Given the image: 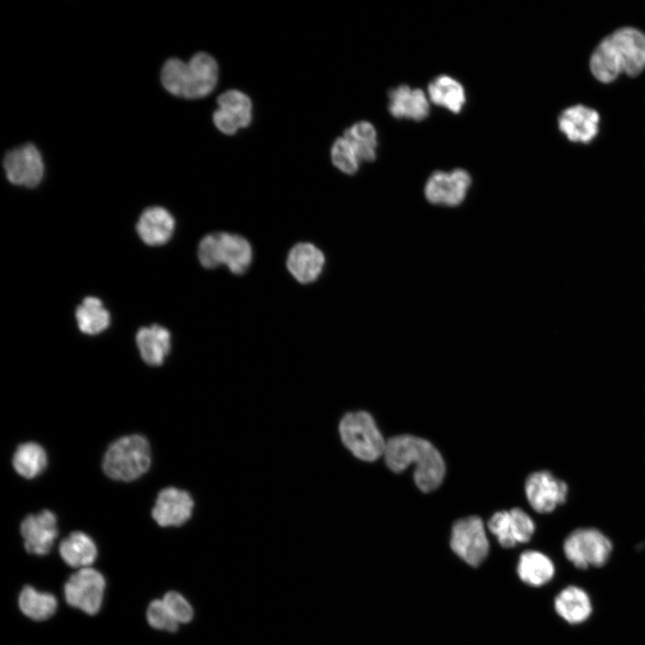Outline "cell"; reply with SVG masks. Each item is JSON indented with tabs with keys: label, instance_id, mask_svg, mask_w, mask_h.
<instances>
[{
	"label": "cell",
	"instance_id": "6da1fadb",
	"mask_svg": "<svg viewBox=\"0 0 645 645\" xmlns=\"http://www.w3.org/2000/svg\"><path fill=\"white\" fill-rule=\"evenodd\" d=\"M589 67L594 77L608 83L619 75H638L645 67V35L622 28L606 36L594 50Z\"/></svg>",
	"mask_w": 645,
	"mask_h": 645
},
{
	"label": "cell",
	"instance_id": "7a4b0ae2",
	"mask_svg": "<svg viewBox=\"0 0 645 645\" xmlns=\"http://www.w3.org/2000/svg\"><path fill=\"white\" fill-rule=\"evenodd\" d=\"M384 460L388 468L396 473L415 465L414 480L425 493L439 487L445 475V464L439 451L427 440L401 434L386 442Z\"/></svg>",
	"mask_w": 645,
	"mask_h": 645
},
{
	"label": "cell",
	"instance_id": "3957f363",
	"mask_svg": "<svg viewBox=\"0 0 645 645\" xmlns=\"http://www.w3.org/2000/svg\"><path fill=\"white\" fill-rule=\"evenodd\" d=\"M219 67L207 53L199 52L185 63L172 57L162 66L160 80L172 95L185 99H200L209 95L216 87Z\"/></svg>",
	"mask_w": 645,
	"mask_h": 645
},
{
	"label": "cell",
	"instance_id": "277c9868",
	"mask_svg": "<svg viewBox=\"0 0 645 645\" xmlns=\"http://www.w3.org/2000/svg\"><path fill=\"white\" fill-rule=\"evenodd\" d=\"M150 465V447L141 434L120 437L105 452L102 467L108 477L130 482L142 476Z\"/></svg>",
	"mask_w": 645,
	"mask_h": 645
},
{
	"label": "cell",
	"instance_id": "5b68a950",
	"mask_svg": "<svg viewBox=\"0 0 645 645\" xmlns=\"http://www.w3.org/2000/svg\"><path fill=\"white\" fill-rule=\"evenodd\" d=\"M339 429L344 445L357 458L374 461L384 454L386 442L369 413L357 411L346 414Z\"/></svg>",
	"mask_w": 645,
	"mask_h": 645
},
{
	"label": "cell",
	"instance_id": "8992f818",
	"mask_svg": "<svg viewBox=\"0 0 645 645\" xmlns=\"http://www.w3.org/2000/svg\"><path fill=\"white\" fill-rule=\"evenodd\" d=\"M563 554L579 569L601 567L611 555L613 544L602 531L592 527L572 530L564 539Z\"/></svg>",
	"mask_w": 645,
	"mask_h": 645
},
{
	"label": "cell",
	"instance_id": "52a82bcc",
	"mask_svg": "<svg viewBox=\"0 0 645 645\" xmlns=\"http://www.w3.org/2000/svg\"><path fill=\"white\" fill-rule=\"evenodd\" d=\"M452 551L470 566H478L487 556L489 543L478 516L471 515L454 522L451 537Z\"/></svg>",
	"mask_w": 645,
	"mask_h": 645
},
{
	"label": "cell",
	"instance_id": "ba28073f",
	"mask_svg": "<svg viewBox=\"0 0 645 645\" xmlns=\"http://www.w3.org/2000/svg\"><path fill=\"white\" fill-rule=\"evenodd\" d=\"M105 588V578L99 571L82 568L65 582L64 597L70 606L92 615L100 609Z\"/></svg>",
	"mask_w": 645,
	"mask_h": 645
},
{
	"label": "cell",
	"instance_id": "9c48e42d",
	"mask_svg": "<svg viewBox=\"0 0 645 645\" xmlns=\"http://www.w3.org/2000/svg\"><path fill=\"white\" fill-rule=\"evenodd\" d=\"M524 486L529 505L542 514L550 513L563 504L569 494L567 483L548 470L529 474Z\"/></svg>",
	"mask_w": 645,
	"mask_h": 645
},
{
	"label": "cell",
	"instance_id": "30bf717a",
	"mask_svg": "<svg viewBox=\"0 0 645 645\" xmlns=\"http://www.w3.org/2000/svg\"><path fill=\"white\" fill-rule=\"evenodd\" d=\"M3 167L9 182L16 185L37 186L44 175L42 156L32 143H26L7 151L3 159Z\"/></svg>",
	"mask_w": 645,
	"mask_h": 645
},
{
	"label": "cell",
	"instance_id": "8fae6325",
	"mask_svg": "<svg viewBox=\"0 0 645 645\" xmlns=\"http://www.w3.org/2000/svg\"><path fill=\"white\" fill-rule=\"evenodd\" d=\"M470 185L471 176L464 169L435 171L427 179L424 193L430 203L455 207L465 200Z\"/></svg>",
	"mask_w": 645,
	"mask_h": 645
},
{
	"label": "cell",
	"instance_id": "7c38bea8",
	"mask_svg": "<svg viewBox=\"0 0 645 645\" xmlns=\"http://www.w3.org/2000/svg\"><path fill=\"white\" fill-rule=\"evenodd\" d=\"M487 527L504 548L529 542L535 532L533 520L519 507L495 512L488 520Z\"/></svg>",
	"mask_w": 645,
	"mask_h": 645
},
{
	"label": "cell",
	"instance_id": "4fadbf2b",
	"mask_svg": "<svg viewBox=\"0 0 645 645\" xmlns=\"http://www.w3.org/2000/svg\"><path fill=\"white\" fill-rule=\"evenodd\" d=\"M218 109L213 113L215 126L225 134H234L249 125L252 120V102L247 95L228 90L218 98Z\"/></svg>",
	"mask_w": 645,
	"mask_h": 645
},
{
	"label": "cell",
	"instance_id": "5bb4252c",
	"mask_svg": "<svg viewBox=\"0 0 645 645\" xmlns=\"http://www.w3.org/2000/svg\"><path fill=\"white\" fill-rule=\"evenodd\" d=\"M21 534L28 553L37 555L47 554L58 535L56 514L43 510L26 516L21 523Z\"/></svg>",
	"mask_w": 645,
	"mask_h": 645
},
{
	"label": "cell",
	"instance_id": "9a60e30c",
	"mask_svg": "<svg viewBox=\"0 0 645 645\" xmlns=\"http://www.w3.org/2000/svg\"><path fill=\"white\" fill-rule=\"evenodd\" d=\"M194 500L186 491L169 486L159 493L151 515L161 527L181 526L192 516Z\"/></svg>",
	"mask_w": 645,
	"mask_h": 645
},
{
	"label": "cell",
	"instance_id": "2e32d148",
	"mask_svg": "<svg viewBox=\"0 0 645 645\" xmlns=\"http://www.w3.org/2000/svg\"><path fill=\"white\" fill-rule=\"evenodd\" d=\"M598 113L582 105L564 109L558 117L560 131L573 142L589 143L598 132Z\"/></svg>",
	"mask_w": 645,
	"mask_h": 645
},
{
	"label": "cell",
	"instance_id": "e0dca14e",
	"mask_svg": "<svg viewBox=\"0 0 645 645\" xmlns=\"http://www.w3.org/2000/svg\"><path fill=\"white\" fill-rule=\"evenodd\" d=\"M388 108L395 118L421 121L428 116L430 105L422 90L400 85L390 90Z\"/></svg>",
	"mask_w": 645,
	"mask_h": 645
},
{
	"label": "cell",
	"instance_id": "ac0fdd59",
	"mask_svg": "<svg viewBox=\"0 0 645 645\" xmlns=\"http://www.w3.org/2000/svg\"><path fill=\"white\" fill-rule=\"evenodd\" d=\"M324 263L323 253L310 243H299L294 245L287 259L288 270L298 282L303 284L317 280Z\"/></svg>",
	"mask_w": 645,
	"mask_h": 645
},
{
	"label": "cell",
	"instance_id": "d6986e66",
	"mask_svg": "<svg viewBox=\"0 0 645 645\" xmlns=\"http://www.w3.org/2000/svg\"><path fill=\"white\" fill-rule=\"evenodd\" d=\"M137 232L141 239L149 245H159L167 243L175 228L173 216L164 208L154 206L147 208L137 222Z\"/></svg>",
	"mask_w": 645,
	"mask_h": 645
},
{
	"label": "cell",
	"instance_id": "ffe728a7",
	"mask_svg": "<svg viewBox=\"0 0 645 645\" xmlns=\"http://www.w3.org/2000/svg\"><path fill=\"white\" fill-rule=\"evenodd\" d=\"M557 615L571 624L585 622L591 615L592 604L588 593L577 586H568L555 598Z\"/></svg>",
	"mask_w": 645,
	"mask_h": 645
},
{
	"label": "cell",
	"instance_id": "44dd1931",
	"mask_svg": "<svg viewBox=\"0 0 645 645\" xmlns=\"http://www.w3.org/2000/svg\"><path fill=\"white\" fill-rule=\"evenodd\" d=\"M136 343L142 360L149 366L163 364L170 350V333L159 325L141 328Z\"/></svg>",
	"mask_w": 645,
	"mask_h": 645
},
{
	"label": "cell",
	"instance_id": "7402d4cb",
	"mask_svg": "<svg viewBox=\"0 0 645 645\" xmlns=\"http://www.w3.org/2000/svg\"><path fill=\"white\" fill-rule=\"evenodd\" d=\"M59 553L66 564L82 569L94 563L98 550L90 537L82 531H73L61 541Z\"/></svg>",
	"mask_w": 645,
	"mask_h": 645
},
{
	"label": "cell",
	"instance_id": "603a6c76",
	"mask_svg": "<svg viewBox=\"0 0 645 645\" xmlns=\"http://www.w3.org/2000/svg\"><path fill=\"white\" fill-rule=\"evenodd\" d=\"M555 571L552 560L539 551H525L519 558L518 575L529 586L541 587L546 584L553 579Z\"/></svg>",
	"mask_w": 645,
	"mask_h": 645
},
{
	"label": "cell",
	"instance_id": "cb8c5ba5",
	"mask_svg": "<svg viewBox=\"0 0 645 645\" xmlns=\"http://www.w3.org/2000/svg\"><path fill=\"white\" fill-rule=\"evenodd\" d=\"M430 100L451 112L458 114L466 103V93L463 86L454 78L440 75L434 78L427 88Z\"/></svg>",
	"mask_w": 645,
	"mask_h": 645
},
{
	"label": "cell",
	"instance_id": "d4e9b609",
	"mask_svg": "<svg viewBox=\"0 0 645 645\" xmlns=\"http://www.w3.org/2000/svg\"><path fill=\"white\" fill-rule=\"evenodd\" d=\"M220 260L235 274L244 273L250 266L253 251L250 243L243 236L220 232Z\"/></svg>",
	"mask_w": 645,
	"mask_h": 645
},
{
	"label": "cell",
	"instance_id": "484cf974",
	"mask_svg": "<svg viewBox=\"0 0 645 645\" xmlns=\"http://www.w3.org/2000/svg\"><path fill=\"white\" fill-rule=\"evenodd\" d=\"M47 464V457L43 447L34 442L20 444L13 457L14 470L27 479L34 478L43 472Z\"/></svg>",
	"mask_w": 645,
	"mask_h": 645
},
{
	"label": "cell",
	"instance_id": "4316f807",
	"mask_svg": "<svg viewBox=\"0 0 645 645\" xmlns=\"http://www.w3.org/2000/svg\"><path fill=\"white\" fill-rule=\"evenodd\" d=\"M18 604L26 616L37 621L49 618L57 608V600L53 594L39 591L31 586L22 589Z\"/></svg>",
	"mask_w": 645,
	"mask_h": 645
},
{
	"label": "cell",
	"instance_id": "83f0119b",
	"mask_svg": "<svg viewBox=\"0 0 645 645\" xmlns=\"http://www.w3.org/2000/svg\"><path fill=\"white\" fill-rule=\"evenodd\" d=\"M75 317L81 331L88 335H96L105 331L110 323L108 312L101 300L88 297L77 307Z\"/></svg>",
	"mask_w": 645,
	"mask_h": 645
},
{
	"label": "cell",
	"instance_id": "f1b7e54d",
	"mask_svg": "<svg viewBox=\"0 0 645 645\" xmlns=\"http://www.w3.org/2000/svg\"><path fill=\"white\" fill-rule=\"evenodd\" d=\"M343 137L349 142L361 161H373L376 158L377 133L367 121L354 124L346 129Z\"/></svg>",
	"mask_w": 645,
	"mask_h": 645
},
{
	"label": "cell",
	"instance_id": "f546056e",
	"mask_svg": "<svg viewBox=\"0 0 645 645\" xmlns=\"http://www.w3.org/2000/svg\"><path fill=\"white\" fill-rule=\"evenodd\" d=\"M331 155L334 166L343 173L353 175L357 171L360 160L343 136L335 140Z\"/></svg>",
	"mask_w": 645,
	"mask_h": 645
},
{
	"label": "cell",
	"instance_id": "4dcf8cb0",
	"mask_svg": "<svg viewBox=\"0 0 645 645\" xmlns=\"http://www.w3.org/2000/svg\"><path fill=\"white\" fill-rule=\"evenodd\" d=\"M220 232L205 236L198 246V258L201 264L207 269L221 265L220 260Z\"/></svg>",
	"mask_w": 645,
	"mask_h": 645
},
{
	"label": "cell",
	"instance_id": "1f68e13d",
	"mask_svg": "<svg viewBox=\"0 0 645 645\" xmlns=\"http://www.w3.org/2000/svg\"><path fill=\"white\" fill-rule=\"evenodd\" d=\"M146 615L149 624L155 629L175 632L178 628V623L172 617L162 599L151 601Z\"/></svg>",
	"mask_w": 645,
	"mask_h": 645
},
{
	"label": "cell",
	"instance_id": "d6a6232c",
	"mask_svg": "<svg viewBox=\"0 0 645 645\" xmlns=\"http://www.w3.org/2000/svg\"><path fill=\"white\" fill-rule=\"evenodd\" d=\"M162 600L172 617L178 624H185L192 620L193 607L180 593L169 591L165 594Z\"/></svg>",
	"mask_w": 645,
	"mask_h": 645
}]
</instances>
